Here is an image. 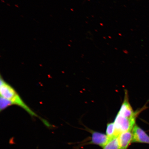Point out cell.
Segmentation results:
<instances>
[{
  "label": "cell",
  "instance_id": "obj_1",
  "mask_svg": "<svg viewBox=\"0 0 149 149\" xmlns=\"http://www.w3.org/2000/svg\"><path fill=\"white\" fill-rule=\"evenodd\" d=\"M0 94L1 96L10 100L14 105L18 106L22 108L31 116L37 117L41 121L42 120V118L39 116L27 105L13 87L5 81L1 76L0 83Z\"/></svg>",
  "mask_w": 149,
  "mask_h": 149
},
{
  "label": "cell",
  "instance_id": "obj_2",
  "mask_svg": "<svg viewBox=\"0 0 149 149\" xmlns=\"http://www.w3.org/2000/svg\"><path fill=\"white\" fill-rule=\"evenodd\" d=\"M135 120L122 116L117 113L114 122L115 136H118L124 132L132 131L135 125Z\"/></svg>",
  "mask_w": 149,
  "mask_h": 149
},
{
  "label": "cell",
  "instance_id": "obj_3",
  "mask_svg": "<svg viewBox=\"0 0 149 149\" xmlns=\"http://www.w3.org/2000/svg\"><path fill=\"white\" fill-rule=\"evenodd\" d=\"M138 113L139 111L135 112L134 111L128 101L127 93H126L124 101L121 106L118 113L126 118L136 120Z\"/></svg>",
  "mask_w": 149,
  "mask_h": 149
},
{
  "label": "cell",
  "instance_id": "obj_4",
  "mask_svg": "<svg viewBox=\"0 0 149 149\" xmlns=\"http://www.w3.org/2000/svg\"><path fill=\"white\" fill-rule=\"evenodd\" d=\"M133 140L132 143H141L149 144V136L137 125L132 130Z\"/></svg>",
  "mask_w": 149,
  "mask_h": 149
},
{
  "label": "cell",
  "instance_id": "obj_5",
  "mask_svg": "<svg viewBox=\"0 0 149 149\" xmlns=\"http://www.w3.org/2000/svg\"><path fill=\"white\" fill-rule=\"evenodd\" d=\"M89 131L92 134L91 141L89 144L97 145L103 148L111 139L107 135L97 132L89 130Z\"/></svg>",
  "mask_w": 149,
  "mask_h": 149
},
{
  "label": "cell",
  "instance_id": "obj_6",
  "mask_svg": "<svg viewBox=\"0 0 149 149\" xmlns=\"http://www.w3.org/2000/svg\"><path fill=\"white\" fill-rule=\"evenodd\" d=\"M133 140V134L131 131L124 132L119 136L120 149H127Z\"/></svg>",
  "mask_w": 149,
  "mask_h": 149
},
{
  "label": "cell",
  "instance_id": "obj_7",
  "mask_svg": "<svg viewBox=\"0 0 149 149\" xmlns=\"http://www.w3.org/2000/svg\"><path fill=\"white\" fill-rule=\"evenodd\" d=\"M118 136H115L111 139L102 148V149H120Z\"/></svg>",
  "mask_w": 149,
  "mask_h": 149
},
{
  "label": "cell",
  "instance_id": "obj_8",
  "mask_svg": "<svg viewBox=\"0 0 149 149\" xmlns=\"http://www.w3.org/2000/svg\"><path fill=\"white\" fill-rule=\"evenodd\" d=\"M12 105H14L13 103L10 100L7 99L1 96L0 98V111H1Z\"/></svg>",
  "mask_w": 149,
  "mask_h": 149
},
{
  "label": "cell",
  "instance_id": "obj_9",
  "mask_svg": "<svg viewBox=\"0 0 149 149\" xmlns=\"http://www.w3.org/2000/svg\"><path fill=\"white\" fill-rule=\"evenodd\" d=\"M115 128L114 123H111L107 124L106 134L107 136L111 139L115 136Z\"/></svg>",
  "mask_w": 149,
  "mask_h": 149
}]
</instances>
